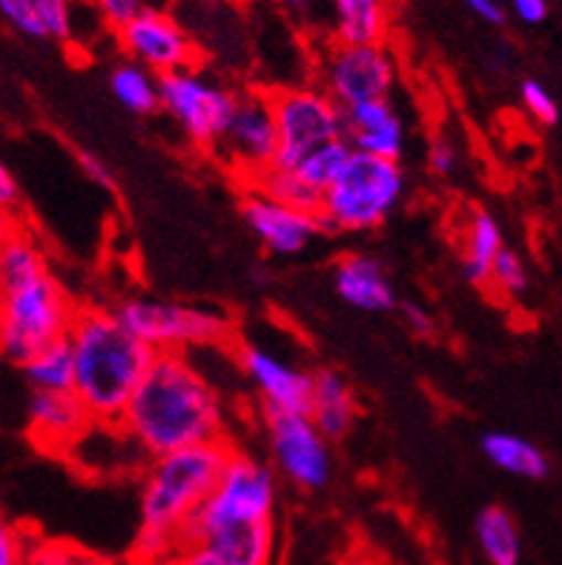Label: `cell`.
Wrapping results in <instances>:
<instances>
[{
    "label": "cell",
    "mask_w": 562,
    "mask_h": 565,
    "mask_svg": "<svg viewBox=\"0 0 562 565\" xmlns=\"http://www.w3.org/2000/svg\"><path fill=\"white\" fill-rule=\"evenodd\" d=\"M118 428L147 459L230 439V411L190 353H156Z\"/></svg>",
    "instance_id": "cell-1"
},
{
    "label": "cell",
    "mask_w": 562,
    "mask_h": 565,
    "mask_svg": "<svg viewBox=\"0 0 562 565\" xmlns=\"http://www.w3.org/2000/svg\"><path fill=\"white\" fill-rule=\"evenodd\" d=\"M233 443H201L147 459L138 500V534L129 559H165L181 548L187 520L201 509L227 466Z\"/></svg>",
    "instance_id": "cell-2"
},
{
    "label": "cell",
    "mask_w": 562,
    "mask_h": 565,
    "mask_svg": "<svg viewBox=\"0 0 562 565\" xmlns=\"http://www.w3.org/2000/svg\"><path fill=\"white\" fill-rule=\"evenodd\" d=\"M66 344L75 365L72 394L78 396L93 423L115 425L156 353L118 322L113 308L98 305L78 308Z\"/></svg>",
    "instance_id": "cell-3"
},
{
    "label": "cell",
    "mask_w": 562,
    "mask_h": 565,
    "mask_svg": "<svg viewBox=\"0 0 562 565\" xmlns=\"http://www.w3.org/2000/svg\"><path fill=\"white\" fill-rule=\"evenodd\" d=\"M407 190V175L399 161L364 156L350 150L342 170L321 193L316 218L321 233L350 236V233H373L402 204Z\"/></svg>",
    "instance_id": "cell-4"
},
{
    "label": "cell",
    "mask_w": 562,
    "mask_h": 565,
    "mask_svg": "<svg viewBox=\"0 0 562 565\" xmlns=\"http://www.w3.org/2000/svg\"><path fill=\"white\" fill-rule=\"evenodd\" d=\"M78 305L52 270L0 285V359L21 367L41 348L66 339Z\"/></svg>",
    "instance_id": "cell-5"
},
{
    "label": "cell",
    "mask_w": 562,
    "mask_h": 565,
    "mask_svg": "<svg viewBox=\"0 0 562 565\" xmlns=\"http://www.w3.org/2000/svg\"><path fill=\"white\" fill-rule=\"evenodd\" d=\"M113 313L152 353H190L195 348H219L235 339V322L227 310L199 308L165 296H124Z\"/></svg>",
    "instance_id": "cell-6"
},
{
    "label": "cell",
    "mask_w": 562,
    "mask_h": 565,
    "mask_svg": "<svg viewBox=\"0 0 562 565\" xmlns=\"http://www.w3.org/2000/svg\"><path fill=\"white\" fill-rule=\"evenodd\" d=\"M278 505V477L267 462L235 451L221 468V477L210 491L201 509L187 520L181 531V545L190 543L195 534L206 529L235 523H267L276 520Z\"/></svg>",
    "instance_id": "cell-7"
},
{
    "label": "cell",
    "mask_w": 562,
    "mask_h": 565,
    "mask_svg": "<svg viewBox=\"0 0 562 565\" xmlns=\"http://www.w3.org/2000/svg\"><path fill=\"white\" fill-rule=\"evenodd\" d=\"M233 100L235 86L224 84L199 64L158 78V109H165L187 141L199 150H215Z\"/></svg>",
    "instance_id": "cell-8"
},
{
    "label": "cell",
    "mask_w": 562,
    "mask_h": 565,
    "mask_svg": "<svg viewBox=\"0 0 562 565\" xmlns=\"http://www.w3.org/2000/svg\"><path fill=\"white\" fill-rule=\"evenodd\" d=\"M262 419L276 477L310 494L325 491L333 480V448L310 416L305 411H262Z\"/></svg>",
    "instance_id": "cell-9"
},
{
    "label": "cell",
    "mask_w": 562,
    "mask_h": 565,
    "mask_svg": "<svg viewBox=\"0 0 562 565\" xmlns=\"http://www.w3.org/2000/svg\"><path fill=\"white\" fill-rule=\"evenodd\" d=\"M213 152L242 179V186L256 184L258 175L271 170L278 152L271 89H235L233 109Z\"/></svg>",
    "instance_id": "cell-10"
},
{
    "label": "cell",
    "mask_w": 562,
    "mask_h": 565,
    "mask_svg": "<svg viewBox=\"0 0 562 565\" xmlns=\"http://www.w3.org/2000/svg\"><path fill=\"white\" fill-rule=\"evenodd\" d=\"M396 81L399 64L388 43L330 41L316 66V86H321L342 109L362 100L391 98Z\"/></svg>",
    "instance_id": "cell-11"
},
{
    "label": "cell",
    "mask_w": 562,
    "mask_h": 565,
    "mask_svg": "<svg viewBox=\"0 0 562 565\" xmlns=\"http://www.w3.org/2000/svg\"><path fill=\"white\" fill-rule=\"evenodd\" d=\"M278 152L273 167H287L305 152L342 136V107L321 86L296 84L271 89Z\"/></svg>",
    "instance_id": "cell-12"
},
{
    "label": "cell",
    "mask_w": 562,
    "mask_h": 565,
    "mask_svg": "<svg viewBox=\"0 0 562 565\" xmlns=\"http://www.w3.org/2000/svg\"><path fill=\"white\" fill-rule=\"evenodd\" d=\"M115 35L129 61L141 64L158 78L199 64L195 38L176 14L165 9L144 7L136 18H129L124 26L115 29Z\"/></svg>",
    "instance_id": "cell-13"
},
{
    "label": "cell",
    "mask_w": 562,
    "mask_h": 565,
    "mask_svg": "<svg viewBox=\"0 0 562 565\" xmlns=\"http://www.w3.org/2000/svg\"><path fill=\"white\" fill-rule=\"evenodd\" d=\"M235 362L262 402V411H307L314 371L262 342H242Z\"/></svg>",
    "instance_id": "cell-14"
},
{
    "label": "cell",
    "mask_w": 562,
    "mask_h": 565,
    "mask_svg": "<svg viewBox=\"0 0 562 565\" xmlns=\"http://www.w3.org/2000/svg\"><path fill=\"white\" fill-rule=\"evenodd\" d=\"M242 218L264 250L278 258L301 256L321 236L316 213L287 207L256 186H244Z\"/></svg>",
    "instance_id": "cell-15"
},
{
    "label": "cell",
    "mask_w": 562,
    "mask_h": 565,
    "mask_svg": "<svg viewBox=\"0 0 562 565\" xmlns=\"http://www.w3.org/2000/svg\"><path fill=\"white\" fill-rule=\"evenodd\" d=\"M89 425L93 416L72 391H32L29 396L26 430L41 451L66 457Z\"/></svg>",
    "instance_id": "cell-16"
},
{
    "label": "cell",
    "mask_w": 562,
    "mask_h": 565,
    "mask_svg": "<svg viewBox=\"0 0 562 565\" xmlns=\"http://www.w3.org/2000/svg\"><path fill=\"white\" fill-rule=\"evenodd\" d=\"M342 136L350 150L402 161L407 150V124L391 98L362 100L342 109Z\"/></svg>",
    "instance_id": "cell-17"
},
{
    "label": "cell",
    "mask_w": 562,
    "mask_h": 565,
    "mask_svg": "<svg viewBox=\"0 0 562 565\" xmlns=\"http://www.w3.org/2000/svg\"><path fill=\"white\" fill-rule=\"evenodd\" d=\"M336 296L362 313H388L396 308V290L384 265L371 253H348L333 267Z\"/></svg>",
    "instance_id": "cell-18"
},
{
    "label": "cell",
    "mask_w": 562,
    "mask_h": 565,
    "mask_svg": "<svg viewBox=\"0 0 562 565\" xmlns=\"http://www.w3.org/2000/svg\"><path fill=\"white\" fill-rule=\"evenodd\" d=\"M187 545H199L224 565H273V557H276V520L206 529L195 534Z\"/></svg>",
    "instance_id": "cell-19"
},
{
    "label": "cell",
    "mask_w": 562,
    "mask_h": 565,
    "mask_svg": "<svg viewBox=\"0 0 562 565\" xmlns=\"http://www.w3.org/2000/svg\"><path fill=\"white\" fill-rule=\"evenodd\" d=\"M307 416L310 423L333 443V439L348 437L353 423H357V394L353 385L344 380L339 371L321 367L314 371V385H310V399H307Z\"/></svg>",
    "instance_id": "cell-20"
},
{
    "label": "cell",
    "mask_w": 562,
    "mask_h": 565,
    "mask_svg": "<svg viewBox=\"0 0 562 565\" xmlns=\"http://www.w3.org/2000/svg\"><path fill=\"white\" fill-rule=\"evenodd\" d=\"M336 43H388L391 0H328Z\"/></svg>",
    "instance_id": "cell-21"
},
{
    "label": "cell",
    "mask_w": 562,
    "mask_h": 565,
    "mask_svg": "<svg viewBox=\"0 0 562 565\" xmlns=\"http://www.w3.org/2000/svg\"><path fill=\"white\" fill-rule=\"evenodd\" d=\"M502 247H506V233L497 215L491 210H470L463 227V242H459V265H463L465 281L474 287L488 285V273Z\"/></svg>",
    "instance_id": "cell-22"
},
{
    "label": "cell",
    "mask_w": 562,
    "mask_h": 565,
    "mask_svg": "<svg viewBox=\"0 0 562 565\" xmlns=\"http://www.w3.org/2000/svg\"><path fill=\"white\" fill-rule=\"evenodd\" d=\"M479 451L499 468L502 473H511L517 480H545L551 473L549 454L542 451L534 439L513 434V430H491L479 439Z\"/></svg>",
    "instance_id": "cell-23"
},
{
    "label": "cell",
    "mask_w": 562,
    "mask_h": 565,
    "mask_svg": "<svg viewBox=\"0 0 562 565\" xmlns=\"http://www.w3.org/2000/svg\"><path fill=\"white\" fill-rule=\"evenodd\" d=\"M479 552L491 565H522V534L520 525L499 505H488L477 514L474 523Z\"/></svg>",
    "instance_id": "cell-24"
},
{
    "label": "cell",
    "mask_w": 562,
    "mask_h": 565,
    "mask_svg": "<svg viewBox=\"0 0 562 565\" xmlns=\"http://www.w3.org/2000/svg\"><path fill=\"white\" fill-rule=\"evenodd\" d=\"M109 93L132 115L158 113V75L136 61H121L109 72Z\"/></svg>",
    "instance_id": "cell-25"
},
{
    "label": "cell",
    "mask_w": 562,
    "mask_h": 565,
    "mask_svg": "<svg viewBox=\"0 0 562 565\" xmlns=\"http://www.w3.org/2000/svg\"><path fill=\"white\" fill-rule=\"evenodd\" d=\"M26 385L32 391H72L75 380V365H72V351L66 339L46 344L32 359L21 365Z\"/></svg>",
    "instance_id": "cell-26"
},
{
    "label": "cell",
    "mask_w": 562,
    "mask_h": 565,
    "mask_svg": "<svg viewBox=\"0 0 562 565\" xmlns=\"http://www.w3.org/2000/svg\"><path fill=\"white\" fill-rule=\"evenodd\" d=\"M43 270H50V258L43 253L41 242L29 233L26 224H21L0 244V285L32 279Z\"/></svg>",
    "instance_id": "cell-27"
},
{
    "label": "cell",
    "mask_w": 562,
    "mask_h": 565,
    "mask_svg": "<svg viewBox=\"0 0 562 565\" xmlns=\"http://www.w3.org/2000/svg\"><path fill=\"white\" fill-rule=\"evenodd\" d=\"M350 147L344 138H336V141L321 143L316 150L305 152L299 161H293V164L282 167V170L293 172L301 184H307L314 193H325L330 186V181L336 179V172L342 170V164L348 161Z\"/></svg>",
    "instance_id": "cell-28"
},
{
    "label": "cell",
    "mask_w": 562,
    "mask_h": 565,
    "mask_svg": "<svg viewBox=\"0 0 562 565\" xmlns=\"http://www.w3.org/2000/svg\"><path fill=\"white\" fill-rule=\"evenodd\" d=\"M499 299H520V296L528 294V287H531V273H528L526 258L520 253L513 250V247H502L499 256L494 258L491 273H488V285Z\"/></svg>",
    "instance_id": "cell-29"
},
{
    "label": "cell",
    "mask_w": 562,
    "mask_h": 565,
    "mask_svg": "<svg viewBox=\"0 0 562 565\" xmlns=\"http://www.w3.org/2000/svg\"><path fill=\"white\" fill-rule=\"evenodd\" d=\"M26 565H121L98 552L81 548L66 540H32Z\"/></svg>",
    "instance_id": "cell-30"
},
{
    "label": "cell",
    "mask_w": 562,
    "mask_h": 565,
    "mask_svg": "<svg viewBox=\"0 0 562 565\" xmlns=\"http://www.w3.org/2000/svg\"><path fill=\"white\" fill-rule=\"evenodd\" d=\"M520 100H522V109H526L537 124H542V127H554V124H560V104H556L554 93H551L549 86L542 84V81L537 78L522 81Z\"/></svg>",
    "instance_id": "cell-31"
},
{
    "label": "cell",
    "mask_w": 562,
    "mask_h": 565,
    "mask_svg": "<svg viewBox=\"0 0 562 565\" xmlns=\"http://www.w3.org/2000/svg\"><path fill=\"white\" fill-rule=\"evenodd\" d=\"M35 9L46 41H70L75 29L72 0H35Z\"/></svg>",
    "instance_id": "cell-32"
},
{
    "label": "cell",
    "mask_w": 562,
    "mask_h": 565,
    "mask_svg": "<svg viewBox=\"0 0 562 565\" xmlns=\"http://www.w3.org/2000/svg\"><path fill=\"white\" fill-rule=\"evenodd\" d=\"M0 18H3L18 35L32 38V41H46L41 18H38L35 0H0Z\"/></svg>",
    "instance_id": "cell-33"
},
{
    "label": "cell",
    "mask_w": 562,
    "mask_h": 565,
    "mask_svg": "<svg viewBox=\"0 0 562 565\" xmlns=\"http://www.w3.org/2000/svg\"><path fill=\"white\" fill-rule=\"evenodd\" d=\"M29 543L26 531L0 511V565H26Z\"/></svg>",
    "instance_id": "cell-34"
},
{
    "label": "cell",
    "mask_w": 562,
    "mask_h": 565,
    "mask_svg": "<svg viewBox=\"0 0 562 565\" xmlns=\"http://www.w3.org/2000/svg\"><path fill=\"white\" fill-rule=\"evenodd\" d=\"M459 150L448 136H434L427 143V170L439 175V179H450L459 170Z\"/></svg>",
    "instance_id": "cell-35"
},
{
    "label": "cell",
    "mask_w": 562,
    "mask_h": 565,
    "mask_svg": "<svg viewBox=\"0 0 562 565\" xmlns=\"http://www.w3.org/2000/svg\"><path fill=\"white\" fill-rule=\"evenodd\" d=\"M282 7L305 29H330L328 0H282Z\"/></svg>",
    "instance_id": "cell-36"
},
{
    "label": "cell",
    "mask_w": 562,
    "mask_h": 565,
    "mask_svg": "<svg viewBox=\"0 0 562 565\" xmlns=\"http://www.w3.org/2000/svg\"><path fill=\"white\" fill-rule=\"evenodd\" d=\"M396 308L402 322L411 328V333H416V337H434L436 322L425 305H420V301H396Z\"/></svg>",
    "instance_id": "cell-37"
},
{
    "label": "cell",
    "mask_w": 562,
    "mask_h": 565,
    "mask_svg": "<svg viewBox=\"0 0 562 565\" xmlns=\"http://www.w3.org/2000/svg\"><path fill=\"white\" fill-rule=\"evenodd\" d=\"M98 3L100 18L107 21V26L118 29L129 21V18H136L147 3L144 0H95Z\"/></svg>",
    "instance_id": "cell-38"
},
{
    "label": "cell",
    "mask_w": 562,
    "mask_h": 565,
    "mask_svg": "<svg viewBox=\"0 0 562 565\" xmlns=\"http://www.w3.org/2000/svg\"><path fill=\"white\" fill-rule=\"evenodd\" d=\"M78 167L93 184L104 186V190H115L113 170H109V164L100 156H95V152H78Z\"/></svg>",
    "instance_id": "cell-39"
},
{
    "label": "cell",
    "mask_w": 562,
    "mask_h": 565,
    "mask_svg": "<svg viewBox=\"0 0 562 565\" xmlns=\"http://www.w3.org/2000/svg\"><path fill=\"white\" fill-rule=\"evenodd\" d=\"M21 204H23L21 184H18L14 172L7 167V161L0 158V207L18 213V210H21Z\"/></svg>",
    "instance_id": "cell-40"
},
{
    "label": "cell",
    "mask_w": 562,
    "mask_h": 565,
    "mask_svg": "<svg viewBox=\"0 0 562 565\" xmlns=\"http://www.w3.org/2000/svg\"><path fill=\"white\" fill-rule=\"evenodd\" d=\"M511 9L528 26H537L549 18V0H511Z\"/></svg>",
    "instance_id": "cell-41"
},
{
    "label": "cell",
    "mask_w": 562,
    "mask_h": 565,
    "mask_svg": "<svg viewBox=\"0 0 562 565\" xmlns=\"http://www.w3.org/2000/svg\"><path fill=\"white\" fill-rule=\"evenodd\" d=\"M463 3L477 14L479 21L491 23V26H502L506 23V7L499 0H463Z\"/></svg>",
    "instance_id": "cell-42"
},
{
    "label": "cell",
    "mask_w": 562,
    "mask_h": 565,
    "mask_svg": "<svg viewBox=\"0 0 562 565\" xmlns=\"http://www.w3.org/2000/svg\"><path fill=\"white\" fill-rule=\"evenodd\" d=\"M172 563L176 565H224L221 559H215L210 552L199 548V545H181L179 552L172 554Z\"/></svg>",
    "instance_id": "cell-43"
},
{
    "label": "cell",
    "mask_w": 562,
    "mask_h": 565,
    "mask_svg": "<svg viewBox=\"0 0 562 565\" xmlns=\"http://www.w3.org/2000/svg\"><path fill=\"white\" fill-rule=\"evenodd\" d=\"M21 224H23V222H21V215L12 213V210H3V207H0V244L7 242V238L12 236L14 230L21 227Z\"/></svg>",
    "instance_id": "cell-44"
},
{
    "label": "cell",
    "mask_w": 562,
    "mask_h": 565,
    "mask_svg": "<svg viewBox=\"0 0 562 565\" xmlns=\"http://www.w3.org/2000/svg\"><path fill=\"white\" fill-rule=\"evenodd\" d=\"M129 565H176V563H172V557H165V559H141V563H129Z\"/></svg>",
    "instance_id": "cell-45"
}]
</instances>
